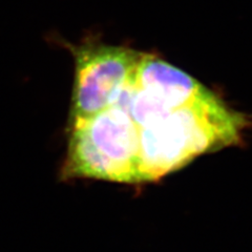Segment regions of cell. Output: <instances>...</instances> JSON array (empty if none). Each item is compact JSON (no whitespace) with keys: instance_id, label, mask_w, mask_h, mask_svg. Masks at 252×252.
Segmentation results:
<instances>
[{"instance_id":"1","label":"cell","mask_w":252,"mask_h":252,"mask_svg":"<svg viewBox=\"0 0 252 252\" xmlns=\"http://www.w3.org/2000/svg\"><path fill=\"white\" fill-rule=\"evenodd\" d=\"M251 125L207 88L191 102L139 126V184L157 182L205 154L243 142Z\"/></svg>"},{"instance_id":"2","label":"cell","mask_w":252,"mask_h":252,"mask_svg":"<svg viewBox=\"0 0 252 252\" xmlns=\"http://www.w3.org/2000/svg\"><path fill=\"white\" fill-rule=\"evenodd\" d=\"M66 130L67 148L58 175L62 182L139 184V128L129 114L126 89L114 104Z\"/></svg>"},{"instance_id":"3","label":"cell","mask_w":252,"mask_h":252,"mask_svg":"<svg viewBox=\"0 0 252 252\" xmlns=\"http://www.w3.org/2000/svg\"><path fill=\"white\" fill-rule=\"evenodd\" d=\"M66 47L75 60L68 126L114 104L132 79L143 52L94 40L66 43Z\"/></svg>"},{"instance_id":"4","label":"cell","mask_w":252,"mask_h":252,"mask_svg":"<svg viewBox=\"0 0 252 252\" xmlns=\"http://www.w3.org/2000/svg\"><path fill=\"white\" fill-rule=\"evenodd\" d=\"M205 89L182 69L155 54L143 53L126 88L129 114L139 127L189 103Z\"/></svg>"}]
</instances>
